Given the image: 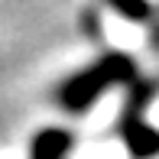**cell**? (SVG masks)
Masks as SVG:
<instances>
[{
	"instance_id": "cell-2",
	"label": "cell",
	"mask_w": 159,
	"mask_h": 159,
	"mask_svg": "<svg viewBox=\"0 0 159 159\" xmlns=\"http://www.w3.org/2000/svg\"><path fill=\"white\" fill-rule=\"evenodd\" d=\"M65 146H68V140L62 133H42L36 143V159H59L65 153Z\"/></svg>"
},
{
	"instance_id": "cell-1",
	"label": "cell",
	"mask_w": 159,
	"mask_h": 159,
	"mask_svg": "<svg viewBox=\"0 0 159 159\" xmlns=\"http://www.w3.org/2000/svg\"><path fill=\"white\" fill-rule=\"evenodd\" d=\"M117 68H127V62H104V68L98 71H88V75H81V81H75L68 91H65V101H71V107H84L91 101V94H98L101 88H104L107 81H114V75H117Z\"/></svg>"
}]
</instances>
